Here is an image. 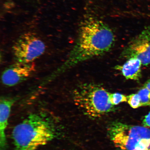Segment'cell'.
<instances>
[{
    "label": "cell",
    "instance_id": "6da1fadb",
    "mask_svg": "<svg viewBox=\"0 0 150 150\" xmlns=\"http://www.w3.org/2000/svg\"><path fill=\"white\" fill-rule=\"evenodd\" d=\"M80 28L78 40L70 58L71 65L105 54L115 42V35L110 28L94 17L86 18Z\"/></svg>",
    "mask_w": 150,
    "mask_h": 150
},
{
    "label": "cell",
    "instance_id": "7a4b0ae2",
    "mask_svg": "<svg viewBox=\"0 0 150 150\" xmlns=\"http://www.w3.org/2000/svg\"><path fill=\"white\" fill-rule=\"evenodd\" d=\"M57 134L49 118L42 114H31L13 130L14 150H36L53 139Z\"/></svg>",
    "mask_w": 150,
    "mask_h": 150
},
{
    "label": "cell",
    "instance_id": "3957f363",
    "mask_svg": "<svg viewBox=\"0 0 150 150\" xmlns=\"http://www.w3.org/2000/svg\"><path fill=\"white\" fill-rule=\"evenodd\" d=\"M110 93L98 84L86 83L75 89L73 98L84 114L95 118L115 110V107L110 102Z\"/></svg>",
    "mask_w": 150,
    "mask_h": 150
},
{
    "label": "cell",
    "instance_id": "277c9868",
    "mask_svg": "<svg viewBox=\"0 0 150 150\" xmlns=\"http://www.w3.org/2000/svg\"><path fill=\"white\" fill-rule=\"evenodd\" d=\"M108 132L120 150H150V130L147 127L114 122L109 125Z\"/></svg>",
    "mask_w": 150,
    "mask_h": 150
},
{
    "label": "cell",
    "instance_id": "5b68a950",
    "mask_svg": "<svg viewBox=\"0 0 150 150\" xmlns=\"http://www.w3.org/2000/svg\"><path fill=\"white\" fill-rule=\"evenodd\" d=\"M45 43L33 33H27L21 36L14 43L13 51L17 62L31 63L44 53Z\"/></svg>",
    "mask_w": 150,
    "mask_h": 150
},
{
    "label": "cell",
    "instance_id": "8992f818",
    "mask_svg": "<svg viewBox=\"0 0 150 150\" xmlns=\"http://www.w3.org/2000/svg\"><path fill=\"white\" fill-rule=\"evenodd\" d=\"M121 56L127 59L137 58L143 65L150 64V26L131 40L123 50Z\"/></svg>",
    "mask_w": 150,
    "mask_h": 150
},
{
    "label": "cell",
    "instance_id": "52a82bcc",
    "mask_svg": "<svg viewBox=\"0 0 150 150\" xmlns=\"http://www.w3.org/2000/svg\"><path fill=\"white\" fill-rule=\"evenodd\" d=\"M35 71V65L33 62H16L4 71L1 81L4 85L8 87L16 86L28 79Z\"/></svg>",
    "mask_w": 150,
    "mask_h": 150
},
{
    "label": "cell",
    "instance_id": "ba28073f",
    "mask_svg": "<svg viewBox=\"0 0 150 150\" xmlns=\"http://www.w3.org/2000/svg\"><path fill=\"white\" fill-rule=\"evenodd\" d=\"M15 99L9 97H2L0 104V146L1 150H4L7 146L6 130L8 125L11 108Z\"/></svg>",
    "mask_w": 150,
    "mask_h": 150
},
{
    "label": "cell",
    "instance_id": "9c48e42d",
    "mask_svg": "<svg viewBox=\"0 0 150 150\" xmlns=\"http://www.w3.org/2000/svg\"><path fill=\"white\" fill-rule=\"evenodd\" d=\"M142 65L140 59L131 58L123 64L116 66L115 69L120 71L126 79L138 81L142 77Z\"/></svg>",
    "mask_w": 150,
    "mask_h": 150
},
{
    "label": "cell",
    "instance_id": "30bf717a",
    "mask_svg": "<svg viewBox=\"0 0 150 150\" xmlns=\"http://www.w3.org/2000/svg\"><path fill=\"white\" fill-rule=\"evenodd\" d=\"M137 93L140 97L141 107L150 106V91L143 87Z\"/></svg>",
    "mask_w": 150,
    "mask_h": 150
},
{
    "label": "cell",
    "instance_id": "8fae6325",
    "mask_svg": "<svg viewBox=\"0 0 150 150\" xmlns=\"http://www.w3.org/2000/svg\"><path fill=\"white\" fill-rule=\"evenodd\" d=\"M110 100L112 105H117L120 103L127 102V96L120 93H110Z\"/></svg>",
    "mask_w": 150,
    "mask_h": 150
},
{
    "label": "cell",
    "instance_id": "7c38bea8",
    "mask_svg": "<svg viewBox=\"0 0 150 150\" xmlns=\"http://www.w3.org/2000/svg\"><path fill=\"white\" fill-rule=\"evenodd\" d=\"M127 96V103L133 108L141 107L140 97L137 93L131 94Z\"/></svg>",
    "mask_w": 150,
    "mask_h": 150
},
{
    "label": "cell",
    "instance_id": "4fadbf2b",
    "mask_svg": "<svg viewBox=\"0 0 150 150\" xmlns=\"http://www.w3.org/2000/svg\"><path fill=\"white\" fill-rule=\"evenodd\" d=\"M142 124L144 127H150V112L145 116L142 121Z\"/></svg>",
    "mask_w": 150,
    "mask_h": 150
},
{
    "label": "cell",
    "instance_id": "5bb4252c",
    "mask_svg": "<svg viewBox=\"0 0 150 150\" xmlns=\"http://www.w3.org/2000/svg\"><path fill=\"white\" fill-rule=\"evenodd\" d=\"M143 87L150 91V79L148 80L144 84Z\"/></svg>",
    "mask_w": 150,
    "mask_h": 150
}]
</instances>
